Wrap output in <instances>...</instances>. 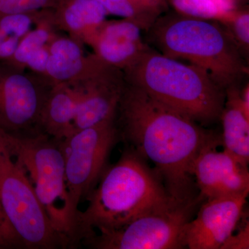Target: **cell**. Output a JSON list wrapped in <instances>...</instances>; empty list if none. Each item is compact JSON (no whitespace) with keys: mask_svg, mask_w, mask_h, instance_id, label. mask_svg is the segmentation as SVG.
<instances>
[{"mask_svg":"<svg viewBox=\"0 0 249 249\" xmlns=\"http://www.w3.org/2000/svg\"><path fill=\"white\" fill-rule=\"evenodd\" d=\"M119 136L155 171L174 200L200 201L191 174L192 165L214 137L201 124L125 83L116 114Z\"/></svg>","mask_w":249,"mask_h":249,"instance_id":"obj_1","label":"cell"},{"mask_svg":"<svg viewBox=\"0 0 249 249\" xmlns=\"http://www.w3.org/2000/svg\"><path fill=\"white\" fill-rule=\"evenodd\" d=\"M85 199L88 206L77 217L76 244L94 234L120 229L142 216L181 204L169 196L155 170L132 148L106 168Z\"/></svg>","mask_w":249,"mask_h":249,"instance_id":"obj_2","label":"cell"},{"mask_svg":"<svg viewBox=\"0 0 249 249\" xmlns=\"http://www.w3.org/2000/svg\"><path fill=\"white\" fill-rule=\"evenodd\" d=\"M123 72L127 84L201 125L220 119L226 91L199 67L170 58L147 46Z\"/></svg>","mask_w":249,"mask_h":249,"instance_id":"obj_3","label":"cell"},{"mask_svg":"<svg viewBox=\"0 0 249 249\" xmlns=\"http://www.w3.org/2000/svg\"><path fill=\"white\" fill-rule=\"evenodd\" d=\"M147 32L157 51L202 69L225 91L239 88L247 75L240 47L217 21L177 13L160 16Z\"/></svg>","mask_w":249,"mask_h":249,"instance_id":"obj_4","label":"cell"},{"mask_svg":"<svg viewBox=\"0 0 249 249\" xmlns=\"http://www.w3.org/2000/svg\"><path fill=\"white\" fill-rule=\"evenodd\" d=\"M4 137L54 229L67 237L73 247L76 245V227L70 213L60 142L42 132L18 135L4 130Z\"/></svg>","mask_w":249,"mask_h":249,"instance_id":"obj_5","label":"cell"},{"mask_svg":"<svg viewBox=\"0 0 249 249\" xmlns=\"http://www.w3.org/2000/svg\"><path fill=\"white\" fill-rule=\"evenodd\" d=\"M0 202L24 249L71 247L67 237L54 229L30 181L10 152L0 128Z\"/></svg>","mask_w":249,"mask_h":249,"instance_id":"obj_6","label":"cell"},{"mask_svg":"<svg viewBox=\"0 0 249 249\" xmlns=\"http://www.w3.org/2000/svg\"><path fill=\"white\" fill-rule=\"evenodd\" d=\"M120 138L116 117L74 131L60 142L65 160L70 213L76 227L82 200L86 199L107 168L111 150Z\"/></svg>","mask_w":249,"mask_h":249,"instance_id":"obj_7","label":"cell"},{"mask_svg":"<svg viewBox=\"0 0 249 249\" xmlns=\"http://www.w3.org/2000/svg\"><path fill=\"white\" fill-rule=\"evenodd\" d=\"M199 201L145 214L115 231L94 234L83 244L99 249H184L183 229Z\"/></svg>","mask_w":249,"mask_h":249,"instance_id":"obj_8","label":"cell"},{"mask_svg":"<svg viewBox=\"0 0 249 249\" xmlns=\"http://www.w3.org/2000/svg\"><path fill=\"white\" fill-rule=\"evenodd\" d=\"M51 87L42 77L0 63V128L18 135L41 132V111Z\"/></svg>","mask_w":249,"mask_h":249,"instance_id":"obj_9","label":"cell"},{"mask_svg":"<svg viewBox=\"0 0 249 249\" xmlns=\"http://www.w3.org/2000/svg\"><path fill=\"white\" fill-rule=\"evenodd\" d=\"M125 83L122 70L107 63L89 76L70 83L77 98L74 131L115 118Z\"/></svg>","mask_w":249,"mask_h":249,"instance_id":"obj_10","label":"cell"},{"mask_svg":"<svg viewBox=\"0 0 249 249\" xmlns=\"http://www.w3.org/2000/svg\"><path fill=\"white\" fill-rule=\"evenodd\" d=\"M249 193L206 200L196 217L185 226L184 248L222 249L240 222Z\"/></svg>","mask_w":249,"mask_h":249,"instance_id":"obj_11","label":"cell"},{"mask_svg":"<svg viewBox=\"0 0 249 249\" xmlns=\"http://www.w3.org/2000/svg\"><path fill=\"white\" fill-rule=\"evenodd\" d=\"M217 145L216 139L207 144L192 165L191 174L201 201L249 192L248 167L241 164L225 150L217 151Z\"/></svg>","mask_w":249,"mask_h":249,"instance_id":"obj_12","label":"cell"},{"mask_svg":"<svg viewBox=\"0 0 249 249\" xmlns=\"http://www.w3.org/2000/svg\"><path fill=\"white\" fill-rule=\"evenodd\" d=\"M142 31L129 19H106L88 46L103 62L124 71L147 47L142 42Z\"/></svg>","mask_w":249,"mask_h":249,"instance_id":"obj_13","label":"cell"},{"mask_svg":"<svg viewBox=\"0 0 249 249\" xmlns=\"http://www.w3.org/2000/svg\"><path fill=\"white\" fill-rule=\"evenodd\" d=\"M83 44L70 36L57 34L49 43V57L44 79L51 85L74 83L106 62L94 53L86 54Z\"/></svg>","mask_w":249,"mask_h":249,"instance_id":"obj_14","label":"cell"},{"mask_svg":"<svg viewBox=\"0 0 249 249\" xmlns=\"http://www.w3.org/2000/svg\"><path fill=\"white\" fill-rule=\"evenodd\" d=\"M52 11L58 29L87 45L108 16L106 9L95 0H59Z\"/></svg>","mask_w":249,"mask_h":249,"instance_id":"obj_15","label":"cell"},{"mask_svg":"<svg viewBox=\"0 0 249 249\" xmlns=\"http://www.w3.org/2000/svg\"><path fill=\"white\" fill-rule=\"evenodd\" d=\"M77 98L71 85L51 87L41 111L39 129L51 138L61 142L74 132Z\"/></svg>","mask_w":249,"mask_h":249,"instance_id":"obj_16","label":"cell"},{"mask_svg":"<svg viewBox=\"0 0 249 249\" xmlns=\"http://www.w3.org/2000/svg\"><path fill=\"white\" fill-rule=\"evenodd\" d=\"M240 88L226 91V101L220 116L224 150L241 164L248 167L249 160V116L247 115Z\"/></svg>","mask_w":249,"mask_h":249,"instance_id":"obj_17","label":"cell"},{"mask_svg":"<svg viewBox=\"0 0 249 249\" xmlns=\"http://www.w3.org/2000/svg\"><path fill=\"white\" fill-rule=\"evenodd\" d=\"M52 9H46L35 25L19 41L17 48L10 58L0 63L18 71H26L29 58L37 51L48 45L58 34Z\"/></svg>","mask_w":249,"mask_h":249,"instance_id":"obj_18","label":"cell"},{"mask_svg":"<svg viewBox=\"0 0 249 249\" xmlns=\"http://www.w3.org/2000/svg\"><path fill=\"white\" fill-rule=\"evenodd\" d=\"M44 11L0 17V62L13 55L19 41L34 27Z\"/></svg>","mask_w":249,"mask_h":249,"instance_id":"obj_19","label":"cell"},{"mask_svg":"<svg viewBox=\"0 0 249 249\" xmlns=\"http://www.w3.org/2000/svg\"><path fill=\"white\" fill-rule=\"evenodd\" d=\"M242 0H169L178 14L221 22L241 7Z\"/></svg>","mask_w":249,"mask_h":249,"instance_id":"obj_20","label":"cell"},{"mask_svg":"<svg viewBox=\"0 0 249 249\" xmlns=\"http://www.w3.org/2000/svg\"><path fill=\"white\" fill-rule=\"evenodd\" d=\"M106 9L108 15L133 21L148 31L163 12L151 7L140 0H95Z\"/></svg>","mask_w":249,"mask_h":249,"instance_id":"obj_21","label":"cell"},{"mask_svg":"<svg viewBox=\"0 0 249 249\" xmlns=\"http://www.w3.org/2000/svg\"><path fill=\"white\" fill-rule=\"evenodd\" d=\"M232 36L241 52L247 53L249 47V12L248 9L239 8L219 22ZM244 54V53H243Z\"/></svg>","mask_w":249,"mask_h":249,"instance_id":"obj_22","label":"cell"},{"mask_svg":"<svg viewBox=\"0 0 249 249\" xmlns=\"http://www.w3.org/2000/svg\"><path fill=\"white\" fill-rule=\"evenodd\" d=\"M59 0H0V17L53 9Z\"/></svg>","mask_w":249,"mask_h":249,"instance_id":"obj_23","label":"cell"},{"mask_svg":"<svg viewBox=\"0 0 249 249\" xmlns=\"http://www.w3.org/2000/svg\"><path fill=\"white\" fill-rule=\"evenodd\" d=\"M0 249H24L0 202Z\"/></svg>","mask_w":249,"mask_h":249,"instance_id":"obj_24","label":"cell"},{"mask_svg":"<svg viewBox=\"0 0 249 249\" xmlns=\"http://www.w3.org/2000/svg\"><path fill=\"white\" fill-rule=\"evenodd\" d=\"M49 57V44L37 51L29 58L26 70L44 78Z\"/></svg>","mask_w":249,"mask_h":249,"instance_id":"obj_25","label":"cell"},{"mask_svg":"<svg viewBox=\"0 0 249 249\" xmlns=\"http://www.w3.org/2000/svg\"><path fill=\"white\" fill-rule=\"evenodd\" d=\"M222 249H249V224L237 235L231 236Z\"/></svg>","mask_w":249,"mask_h":249,"instance_id":"obj_26","label":"cell"},{"mask_svg":"<svg viewBox=\"0 0 249 249\" xmlns=\"http://www.w3.org/2000/svg\"><path fill=\"white\" fill-rule=\"evenodd\" d=\"M140 1L151 7L160 10L163 13L167 9L166 0H140Z\"/></svg>","mask_w":249,"mask_h":249,"instance_id":"obj_27","label":"cell"},{"mask_svg":"<svg viewBox=\"0 0 249 249\" xmlns=\"http://www.w3.org/2000/svg\"><path fill=\"white\" fill-rule=\"evenodd\" d=\"M241 99H242V106L247 115L249 116V85L245 87V89L241 90Z\"/></svg>","mask_w":249,"mask_h":249,"instance_id":"obj_28","label":"cell"}]
</instances>
